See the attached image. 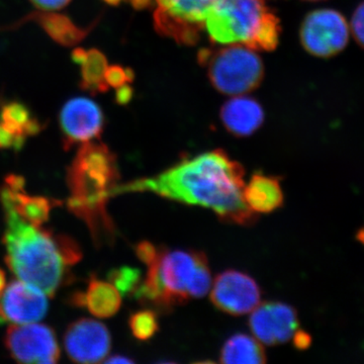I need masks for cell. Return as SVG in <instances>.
Masks as SVG:
<instances>
[{
    "label": "cell",
    "instance_id": "obj_1",
    "mask_svg": "<svg viewBox=\"0 0 364 364\" xmlns=\"http://www.w3.org/2000/svg\"><path fill=\"white\" fill-rule=\"evenodd\" d=\"M243 167L214 150L177 163L162 173L117 186L114 195L153 193L174 202L208 208L226 223L251 226L258 215L244 200Z\"/></svg>",
    "mask_w": 364,
    "mask_h": 364
},
{
    "label": "cell",
    "instance_id": "obj_2",
    "mask_svg": "<svg viewBox=\"0 0 364 364\" xmlns=\"http://www.w3.org/2000/svg\"><path fill=\"white\" fill-rule=\"evenodd\" d=\"M119 179L116 155L107 145L95 141L79 145L67 169L66 182L70 191L67 208L85 223L97 246L112 243L116 236L107 205Z\"/></svg>",
    "mask_w": 364,
    "mask_h": 364
},
{
    "label": "cell",
    "instance_id": "obj_3",
    "mask_svg": "<svg viewBox=\"0 0 364 364\" xmlns=\"http://www.w3.org/2000/svg\"><path fill=\"white\" fill-rule=\"evenodd\" d=\"M2 208L6 218L2 242L6 249L7 267L18 279L53 298L68 277L67 264L60 254L54 234L28 224L11 208Z\"/></svg>",
    "mask_w": 364,
    "mask_h": 364
},
{
    "label": "cell",
    "instance_id": "obj_4",
    "mask_svg": "<svg viewBox=\"0 0 364 364\" xmlns=\"http://www.w3.org/2000/svg\"><path fill=\"white\" fill-rule=\"evenodd\" d=\"M148 267L147 277L134 296L160 310L169 311L189 299L203 298L212 286L208 258L202 251L160 247Z\"/></svg>",
    "mask_w": 364,
    "mask_h": 364
},
{
    "label": "cell",
    "instance_id": "obj_5",
    "mask_svg": "<svg viewBox=\"0 0 364 364\" xmlns=\"http://www.w3.org/2000/svg\"><path fill=\"white\" fill-rule=\"evenodd\" d=\"M213 42L272 51L279 40V23L261 0H217L205 26Z\"/></svg>",
    "mask_w": 364,
    "mask_h": 364
},
{
    "label": "cell",
    "instance_id": "obj_6",
    "mask_svg": "<svg viewBox=\"0 0 364 364\" xmlns=\"http://www.w3.org/2000/svg\"><path fill=\"white\" fill-rule=\"evenodd\" d=\"M200 59L208 67L212 85L224 95L250 92L260 85L264 74L259 56L247 46L227 45L215 52L203 50Z\"/></svg>",
    "mask_w": 364,
    "mask_h": 364
},
{
    "label": "cell",
    "instance_id": "obj_7",
    "mask_svg": "<svg viewBox=\"0 0 364 364\" xmlns=\"http://www.w3.org/2000/svg\"><path fill=\"white\" fill-rule=\"evenodd\" d=\"M154 23L158 32L184 45L200 38L212 7L217 0H154Z\"/></svg>",
    "mask_w": 364,
    "mask_h": 364
},
{
    "label": "cell",
    "instance_id": "obj_8",
    "mask_svg": "<svg viewBox=\"0 0 364 364\" xmlns=\"http://www.w3.org/2000/svg\"><path fill=\"white\" fill-rule=\"evenodd\" d=\"M299 37L306 52L320 58H330L343 51L348 44L349 26L339 11L317 9L306 16Z\"/></svg>",
    "mask_w": 364,
    "mask_h": 364
},
{
    "label": "cell",
    "instance_id": "obj_9",
    "mask_svg": "<svg viewBox=\"0 0 364 364\" xmlns=\"http://www.w3.org/2000/svg\"><path fill=\"white\" fill-rule=\"evenodd\" d=\"M4 345L9 355L21 363L54 364L61 355L54 330L44 324L11 326Z\"/></svg>",
    "mask_w": 364,
    "mask_h": 364
},
{
    "label": "cell",
    "instance_id": "obj_10",
    "mask_svg": "<svg viewBox=\"0 0 364 364\" xmlns=\"http://www.w3.org/2000/svg\"><path fill=\"white\" fill-rule=\"evenodd\" d=\"M105 124L104 112L92 100L75 97L68 100L59 114L64 150L100 139Z\"/></svg>",
    "mask_w": 364,
    "mask_h": 364
},
{
    "label": "cell",
    "instance_id": "obj_11",
    "mask_svg": "<svg viewBox=\"0 0 364 364\" xmlns=\"http://www.w3.org/2000/svg\"><path fill=\"white\" fill-rule=\"evenodd\" d=\"M261 299V289L247 273L225 270L215 277L210 293L213 305L221 312L231 316L251 313Z\"/></svg>",
    "mask_w": 364,
    "mask_h": 364
},
{
    "label": "cell",
    "instance_id": "obj_12",
    "mask_svg": "<svg viewBox=\"0 0 364 364\" xmlns=\"http://www.w3.org/2000/svg\"><path fill=\"white\" fill-rule=\"evenodd\" d=\"M64 346L67 355L74 363H100L111 350V333L98 321L79 318L67 328Z\"/></svg>",
    "mask_w": 364,
    "mask_h": 364
},
{
    "label": "cell",
    "instance_id": "obj_13",
    "mask_svg": "<svg viewBox=\"0 0 364 364\" xmlns=\"http://www.w3.org/2000/svg\"><path fill=\"white\" fill-rule=\"evenodd\" d=\"M48 306L44 291L23 280L14 279L0 293V323L38 322L45 317Z\"/></svg>",
    "mask_w": 364,
    "mask_h": 364
},
{
    "label": "cell",
    "instance_id": "obj_14",
    "mask_svg": "<svg viewBox=\"0 0 364 364\" xmlns=\"http://www.w3.org/2000/svg\"><path fill=\"white\" fill-rule=\"evenodd\" d=\"M299 325L294 306L280 301H267L256 306L249 318V327L261 343L277 345L293 338Z\"/></svg>",
    "mask_w": 364,
    "mask_h": 364
},
{
    "label": "cell",
    "instance_id": "obj_15",
    "mask_svg": "<svg viewBox=\"0 0 364 364\" xmlns=\"http://www.w3.org/2000/svg\"><path fill=\"white\" fill-rule=\"evenodd\" d=\"M28 21L37 23L54 42L68 48L74 47L82 42L95 25L92 23L87 28H80L64 14H57L56 11H41L28 14L14 25L6 26V30H16Z\"/></svg>",
    "mask_w": 364,
    "mask_h": 364
},
{
    "label": "cell",
    "instance_id": "obj_16",
    "mask_svg": "<svg viewBox=\"0 0 364 364\" xmlns=\"http://www.w3.org/2000/svg\"><path fill=\"white\" fill-rule=\"evenodd\" d=\"M0 203L2 207L13 208L21 219L35 227H42L49 220L52 208L61 205L56 200L26 193L25 188L0 186Z\"/></svg>",
    "mask_w": 364,
    "mask_h": 364
},
{
    "label": "cell",
    "instance_id": "obj_17",
    "mask_svg": "<svg viewBox=\"0 0 364 364\" xmlns=\"http://www.w3.org/2000/svg\"><path fill=\"white\" fill-rule=\"evenodd\" d=\"M221 119L225 128L232 135L248 136L255 133L263 124L264 112L253 98L236 95L223 105Z\"/></svg>",
    "mask_w": 364,
    "mask_h": 364
},
{
    "label": "cell",
    "instance_id": "obj_18",
    "mask_svg": "<svg viewBox=\"0 0 364 364\" xmlns=\"http://www.w3.org/2000/svg\"><path fill=\"white\" fill-rule=\"evenodd\" d=\"M69 301L72 306L86 308L91 315L102 318L116 315L122 306L121 294L116 287L95 277H91L85 293L76 291Z\"/></svg>",
    "mask_w": 364,
    "mask_h": 364
},
{
    "label": "cell",
    "instance_id": "obj_19",
    "mask_svg": "<svg viewBox=\"0 0 364 364\" xmlns=\"http://www.w3.org/2000/svg\"><path fill=\"white\" fill-rule=\"evenodd\" d=\"M244 200L254 213L269 214L284 205V196L279 177L256 172L243 189Z\"/></svg>",
    "mask_w": 364,
    "mask_h": 364
},
{
    "label": "cell",
    "instance_id": "obj_20",
    "mask_svg": "<svg viewBox=\"0 0 364 364\" xmlns=\"http://www.w3.org/2000/svg\"><path fill=\"white\" fill-rule=\"evenodd\" d=\"M220 361L226 364H261L267 363V354L261 342L238 333L223 345Z\"/></svg>",
    "mask_w": 364,
    "mask_h": 364
},
{
    "label": "cell",
    "instance_id": "obj_21",
    "mask_svg": "<svg viewBox=\"0 0 364 364\" xmlns=\"http://www.w3.org/2000/svg\"><path fill=\"white\" fill-rule=\"evenodd\" d=\"M0 123L18 135H38L42 131V123L33 116L32 112L18 100H9L0 105Z\"/></svg>",
    "mask_w": 364,
    "mask_h": 364
},
{
    "label": "cell",
    "instance_id": "obj_22",
    "mask_svg": "<svg viewBox=\"0 0 364 364\" xmlns=\"http://www.w3.org/2000/svg\"><path fill=\"white\" fill-rule=\"evenodd\" d=\"M107 67L109 64L104 53L97 49L87 51V57L81 64V90L90 91L92 95L109 90L105 80Z\"/></svg>",
    "mask_w": 364,
    "mask_h": 364
},
{
    "label": "cell",
    "instance_id": "obj_23",
    "mask_svg": "<svg viewBox=\"0 0 364 364\" xmlns=\"http://www.w3.org/2000/svg\"><path fill=\"white\" fill-rule=\"evenodd\" d=\"M132 334L140 341H148L159 330L156 313L152 310H141L132 314L129 318Z\"/></svg>",
    "mask_w": 364,
    "mask_h": 364
},
{
    "label": "cell",
    "instance_id": "obj_24",
    "mask_svg": "<svg viewBox=\"0 0 364 364\" xmlns=\"http://www.w3.org/2000/svg\"><path fill=\"white\" fill-rule=\"evenodd\" d=\"M109 279L119 294L130 296L136 293L141 284V272L138 268L123 267L111 270Z\"/></svg>",
    "mask_w": 364,
    "mask_h": 364
},
{
    "label": "cell",
    "instance_id": "obj_25",
    "mask_svg": "<svg viewBox=\"0 0 364 364\" xmlns=\"http://www.w3.org/2000/svg\"><path fill=\"white\" fill-rule=\"evenodd\" d=\"M57 246L67 267L75 264L82 258V252L77 243L67 235H54Z\"/></svg>",
    "mask_w": 364,
    "mask_h": 364
},
{
    "label": "cell",
    "instance_id": "obj_26",
    "mask_svg": "<svg viewBox=\"0 0 364 364\" xmlns=\"http://www.w3.org/2000/svg\"><path fill=\"white\" fill-rule=\"evenodd\" d=\"M133 77L134 74L130 69L124 70L121 66L112 65L107 67L105 80L109 87L111 86V87L119 88L126 85L127 81L133 80Z\"/></svg>",
    "mask_w": 364,
    "mask_h": 364
},
{
    "label": "cell",
    "instance_id": "obj_27",
    "mask_svg": "<svg viewBox=\"0 0 364 364\" xmlns=\"http://www.w3.org/2000/svg\"><path fill=\"white\" fill-rule=\"evenodd\" d=\"M26 136L14 134L0 123V149H11L18 152L25 146Z\"/></svg>",
    "mask_w": 364,
    "mask_h": 364
},
{
    "label": "cell",
    "instance_id": "obj_28",
    "mask_svg": "<svg viewBox=\"0 0 364 364\" xmlns=\"http://www.w3.org/2000/svg\"><path fill=\"white\" fill-rule=\"evenodd\" d=\"M351 31L354 39L364 49V2L359 4L352 16Z\"/></svg>",
    "mask_w": 364,
    "mask_h": 364
},
{
    "label": "cell",
    "instance_id": "obj_29",
    "mask_svg": "<svg viewBox=\"0 0 364 364\" xmlns=\"http://www.w3.org/2000/svg\"><path fill=\"white\" fill-rule=\"evenodd\" d=\"M159 248L156 247L154 244L148 241H142L136 244L135 252L139 260L142 261L144 264L150 265L159 253Z\"/></svg>",
    "mask_w": 364,
    "mask_h": 364
},
{
    "label": "cell",
    "instance_id": "obj_30",
    "mask_svg": "<svg viewBox=\"0 0 364 364\" xmlns=\"http://www.w3.org/2000/svg\"><path fill=\"white\" fill-rule=\"evenodd\" d=\"M30 1L40 11H57L68 6L71 0H30Z\"/></svg>",
    "mask_w": 364,
    "mask_h": 364
},
{
    "label": "cell",
    "instance_id": "obj_31",
    "mask_svg": "<svg viewBox=\"0 0 364 364\" xmlns=\"http://www.w3.org/2000/svg\"><path fill=\"white\" fill-rule=\"evenodd\" d=\"M294 345L299 350H305L310 347L312 343V337L308 332L303 331V330H296L294 336Z\"/></svg>",
    "mask_w": 364,
    "mask_h": 364
},
{
    "label": "cell",
    "instance_id": "obj_32",
    "mask_svg": "<svg viewBox=\"0 0 364 364\" xmlns=\"http://www.w3.org/2000/svg\"><path fill=\"white\" fill-rule=\"evenodd\" d=\"M116 100L119 105H127L130 102L133 97V90L129 85H122L121 87L117 88Z\"/></svg>",
    "mask_w": 364,
    "mask_h": 364
},
{
    "label": "cell",
    "instance_id": "obj_33",
    "mask_svg": "<svg viewBox=\"0 0 364 364\" xmlns=\"http://www.w3.org/2000/svg\"><path fill=\"white\" fill-rule=\"evenodd\" d=\"M86 57H87V51L82 48H76L71 53L72 61L77 65H81L85 61Z\"/></svg>",
    "mask_w": 364,
    "mask_h": 364
},
{
    "label": "cell",
    "instance_id": "obj_34",
    "mask_svg": "<svg viewBox=\"0 0 364 364\" xmlns=\"http://www.w3.org/2000/svg\"><path fill=\"white\" fill-rule=\"evenodd\" d=\"M105 363H133L132 359L126 358V356L116 355L114 358L105 359Z\"/></svg>",
    "mask_w": 364,
    "mask_h": 364
},
{
    "label": "cell",
    "instance_id": "obj_35",
    "mask_svg": "<svg viewBox=\"0 0 364 364\" xmlns=\"http://www.w3.org/2000/svg\"><path fill=\"white\" fill-rule=\"evenodd\" d=\"M6 273H4V270L0 268V293L4 291V287H6Z\"/></svg>",
    "mask_w": 364,
    "mask_h": 364
},
{
    "label": "cell",
    "instance_id": "obj_36",
    "mask_svg": "<svg viewBox=\"0 0 364 364\" xmlns=\"http://www.w3.org/2000/svg\"><path fill=\"white\" fill-rule=\"evenodd\" d=\"M356 239H358V242H360L363 245H364V227L361 228L360 230L356 234Z\"/></svg>",
    "mask_w": 364,
    "mask_h": 364
},
{
    "label": "cell",
    "instance_id": "obj_37",
    "mask_svg": "<svg viewBox=\"0 0 364 364\" xmlns=\"http://www.w3.org/2000/svg\"><path fill=\"white\" fill-rule=\"evenodd\" d=\"M105 4H109V6H117L121 4L123 0H104Z\"/></svg>",
    "mask_w": 364,
    "mask_h": 364
},
{
    "label": "cell",
    "instance_id": "obj_38",
    "mask_svg": "<svg viewBox=\"0 0 364 364\" xmlns=\"http://www.w3.org/2000/svg\"><path fill=\"white\" fill-rule=\"evenodd\" d=\"M306 1H320V0H306Z\"/></svg>",
    "mask_w": 364,
    "mask_h": 364
}]
</instances>
